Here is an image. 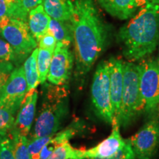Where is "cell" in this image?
<instances>
[{
    "instance_id": "obj_1",
    "label": "cell",
    "mask_w": 159,
    "mask_h": 159,
    "mask_svg": "<svg viewBox=\"0 0 159 159\" xmlns=\"http://www.w3.org/2000/svg\"><path fill=\"white\" fill-rule=\"evenodd\" d=\"M76 72L84 75L105 49L108 33L93 0H71Z\"/></svg>"
},
{
    "instance_id": "obj_2",
    "label": "cell",
    "mask_w": 159,
    "mask_h": 159,
    "mask_svg": "<svg viewBox=\"0 0 159 159\" xmlns=\"http://www.w3.org/2000/svg\"><path fill=\"white\" fill-rule=\"evenodd\" d=\"M123 54L129 61H139L152 54L159 41V5L140 7L119 30Z\"/></svg>"
},
{
    "instance_id": "obj_3",
    "label": "cell",
    "mask_w": 159,
    "mask_h": 159,
    "mask_svg": "<svg viewBox=\"0 0 159 159\" xmlns=\"http://www.w3.org/2000/svg\"><path fill=\"white\" fill-rule=\"evenodd\" d=\"M63 85H49L34 125L32 139L53 136L68 114V95Z\"/></svg>"
},
{
    "instance_id": "obj_4",
    "label": "cell",
    "mask_w": 159,
    "mask_h": 159,
    "mask_svg": "<svg viewBox=\"0 0 159 159\" xmlns=\"http://www.w3.org/2000/svg\"><path fill=\"white\" fill-rule=\"evenodd\" d=\"M140 69L134 63L123 62V89L118 119L119 126L126 128L144 111L140 91Z\"/></svg>"
},
{
    "instance_id": "obj_5",
    "label": "cell",
    "mask_w": 159,
    "mask_h": 159,
    "mask_svg": "<svg viewBox=\"0 0 159 159\" xmlns=\"http://www.w3.org/2000/svg\"><path fill=\"white\" fill-rule=\"evenodd\" d=\"M0 35L22 61L37 48V41L31 34L27 21L21 19L8 17L0 19Z\"/></svg>"
},
{
    "instance_id": "obj_6",
    "label": "cell",
    "mask_w": 159,
    "mask_h": 159,
    "mask_svg": "<svg viewBox=\"0 0 159 159\" xmlns=\"http://www.w3.org/2000/svg\"><path fill=\"white\" fill-rule=\"evenodd\" d=\"M91 100L97 114L105 122L112 124L114 120L111 99L110 77L107 61L97 66L91 84Z\"/></svg>"
},
{
    "instance_id": "obj_7",
    "label": "cell",
    "mask_w": 159,
    "mask_h": 159,
    "mask_svg": "<svg viewBox=\"0 0 159 159\" xmlns=\"http://www.w3.org/2000/svg\"><path fill=\"white\" fill-rule=\"evenodd\" d=\"M139 66L144 112L153 116L159 111V63L157 59L150 58L142 61Z\"/></svg>"
},
{
    "instance_id": "obj_8",
    "label": "cell",
    "mask_w": 159,
    "mask_h": 159,
    "mask_svg": "<svg viewBox=\"0 0 159 159\" xmlns=\"http://www.w3.org/2000/svg\"><path fill=\"white\" fill-rule=\"evenodd\" d=\"M135 157L138 159H151L159 146V121L149 120L138 133L128 139Z\"/></svg>"
},
{
    "instance_id": "obj_9",
    "label": "cell",
    "mask_w": 159,
    "mask_h": 159,
    "mask_svg": "<svg viewBox=\"0 0 159 159\" xmlns=\"http://www.w3.org/2000/svg\"><path fill=\"white\" fill-rule=\"evenodd\" d=\"M27 91L23 66L16 67L12 71L0 93V106L11 109L17 114Z\"/></svg>"
},
{
    "instance_id": "obj_10",
    "label": "cell",
    "mask_w": 159,
    "mask_h": 159,
    "mask_svg": "<svg viewBox=\"0 0 159 159\" xmlns=\"http://www.w3.org/2000/svg\"><path fill=\"white\" fill-rule=\"evenodd\" d=\"M74 55L70 46L57 43L52 57L47 80L53 85H63L71 76Z\"/></svg>"
},
{
    "instance_id": "obj_11",
    "label": "cell",
    "mask_w": 159,
    "mask_h": 159,
    "mask_svg": "<svg viewBox=\"0 0 159 159\" xmlns=\"http://www.w3.org/2000/svg\"><path fill=\"white\" fill-rule=\"evenodd\" d=\"M38 100V91L35 89L28 91L20 105L18 114L10 133L27 136L34 120Z\"/></svg>"
},
{
    "instance_id": "obj_12",
    "label": "cell",
    "mask_w": 159,
    "mask_h": 159,
    "mask_svg": "<svg viewBox=\"0 0 159 159\" xmlns=\"http://www.w3.org/2000/svg\"><path fill=\"white\" fill-rule=\"evenodd\" d=\"M109 77H110L111 99L113 107L114 120L118 123L123 89V61L111 57L108 61Z\"/></svg>"
},
{
    "instance_id": "obj_13",
    "label": "cell",
    "mask_w": 159,
    "mask_h": 159,
    "mask_svg": "<svg viewBox=\"0 0 159 159\" xmlns=\"http://www.w3.org/2000/svg\"><path fill=\"white\" fill-rule=\"evenodd\" d=\"M113 129L108 138L103 140L94 148L89 150H82L80 159L89 158H107L114 154L125 144L119 131V126L116 122H113Z\"/></svg>"
},
{
    "instance_id": "obj_14",
    "label": "cell",
    "mask_w": 159,
    "mask_h": 159,
    "mask_svg": "<svg viewBox=\"0 0 159 159\" xmlns=\"http://www.w3.org/2000/svg\"><path fill=\"white\" fill-rule=\"evenodd\" d=\"M51 17L46 13L42 4L29 12L27 24L32 35L38 41L48 30Z\"/></svg>"
},
{
    "instance_id": "obj_15",
    "label": "cell",
    "mask_w": 159,
    "mask_h": 159,
    "mask_svg": "<svg viewBox=\"0 0 159 159\" xmlns=\"http://www.w3.org/2000/svg\"><path fill=\"white\" fill-rule=\"evenodd\" d=\"M97 2L111 16L120 20L132 17L136 10L135 0H97Z\"/></svg>"
},
{
    "instance_id": "obj_16",
    "label": "cell",
    "mask_w": 159,
    "mask_h": 159,
    "mask_svg": "<svg viewBox=\"0 0 159 159\" xmlns=\"http://www.w3.org/2000/svg\"><path fill=\"white\" fill-rule=\"evenodd\" d=\"M43 8L51 19L70 21L71 17V0H43Z\"/></svg>"
},
{
    "instance_id": "obj_17",
    "label": "cell",
    "mask_w": 159,
    "mask_h": 159,
    "mask_svg": "<svg viewBox=\"0 0 159 159\" xmlns=\"http://www.w3.org/2000/svg\"><path fill=\"white\" fill-rule=\"evenodd\" d=\"M48 30L54 35L57 43L71 45L73 41V35L70 21L51 19Z\"/></svg>"
},
{
    "instance_id": "obj_18",
    "label": "cell",
    "mask_w": 159,
    "mask_h": 159,
    "mask_svg": "<svg viewBox=\"0 0 159 159\" xmlns=\"http://www.w3.org/2000/svg\"><path fill=\"white\" fill-rule=\"evenodd\" d=\"M77 129L74 127H69L66 130L61 131L57 134H54L52 139L44 145L40 152L39 159H47L52 153V152L57 147L63 143L69 142L73 136L76 134Z\"/></svg>"
},
{
    "instance_id": "obj_19",
    "label": "cell",
    "mask_w": 159,
    "mask_h": 159,
    "mask_svg": "<svg viewBox=\"0 0 159 159\" xmlns=\"http://www.w3.org/2000/svg\"><path fill=\"white\" fill-rule=\"evenodd\" d=\"M39 48H35L30 56L26 59L23 69L26 81L27 83V91L36 89L39 83V75L37 66V56Z\"/></svg>"
},
{
    "instance_id": "obj_20",
    "label": "cell",
    "mask_w": 159,
    "mask_h": 159,
    "mask_svg": "<svg viewBox=\"0 0 159 159\" xmlns=\"http://www.w3.org/2000/svg\"><path fill=\"white\" fill-rule=\"evenodd\" d=\"M7 17L27 21L21 9V0H0V19Z\"/></svg>"
},
{
    "instance_id": "obj_21",
    "label": "cell",
    "mask_w": 159,
    "mask_h": 159,
    "mask_svg": "<svg viewBox=\"0 0 159 159\" xmlns=\"http://www.w3.org/2000/svg\"><path fill=\"white\" fill-rule=\"evenodd\" d=\"M7 136L11 139L13 154L16 159H31L27 147L28 139L27 136L14 133H10Z\"/></svg>"
},
{
    "instance_id": "obj_22",
    "label": "cell",
    "mask_w": 159,
    "mask_h": 159,
    "mask_svg": "<svg viewBox=\"0 0 159 159\" xmlns=\"http://www.w3.org/2000/svg\"><path fill=\"white\" fill-rule=\"evenodd\" d=\"M53 52L48 49L39 48L37 56V66L39 75V83L43 84L47 79Z\"/></svg>"
},
{
    "instance_id": "obj_23",
    "label": "cell",
    "mask_w": 159,
    "mask_h": 159,
    "mask_svg": "<svg viewBox=\"0 0 159 159\" xmlns=\"http://www.w3.org/2000/svg\"><path fill=\"white\" fill-rule=\"evenodd\" d=\"M81 152L66 142L57 147L47 159H80Z\"/></svg>"
},
{
    "instance_id": "obj_24",
    "label": "cell",
    "mask_w": 159,
    "mask_h": 159,
    "mask_svg": "<svg viewBox=\"0 0 159 159\" xmlns=\"http://www.w3.org/2000/svg\"><path fill=\"white\" fill-rule=\"evenodd\" d=\"M16 113L11 109L0 106V135L2 136L9 134L14 123Z\"/></svg>"
},
{
    "instance_id": "obj_25",
    "label": "cell",
    "mask_w": 159,
    "mask_h": 159,
    "mask_svg": "<svg viewBox=\"0 0 159 159\" xmlns=\"http://www.w3.org/2000/svg\"><path fill=\"white\" fill-rule=\"evenodd\" d=\"M0 61L11 62L13 64H19L21 59L7 41L0 38Z\"/></svg>"
},
{
    "instance_id": "obj_26",
    "label": "cell",
    "mask_w": 159,
    "mask_h": 159,
    "mask_svg": "<svg viewBox=\"0 0 159 159\" xmlns=\"http://www.w3.org/2000/svg\"><path fill=\"white\" fill-rule=\"evenodd\" d=\"M53 136H47L39 138L31 139V140L28 141V150L30 155L31 159H39L40 152L44 145L49 142Z\"/></svg>"
},
{
    "instance_id": "obj_27",
    "label": "cell",
    "mask_w": 159,
    "mask_h": 159,
    "mask_svg": "<svg viewBox=\"0 0 159 159\" xmlns=\"http://www.w3.org/2000/svg\"><path fill=\"white\" fill-rule=\"evenodd\" d=\"M135 155L128 139H125V144L112 156L107 158H89L84 159H135Z\"/></svg>"
},
{
    "instance_id": "obj_28",
    "label": "cell",
    "mask_w": 159,
    "mask_h": 159,
    "mask_svg": "<svg viewBox=\"0 0 159 159\" xmlns=\"http://www.w3.org/2000/svg\"><path fill=\"white\" fill-rule=\"evenodd\" d=\"M0 159H16L13 150V143L8 136H5L0 143Z\"/></svg>"
},
{
    "instance_id": "obj_29",
    "label": "cell",
    "mask_w": 159,
    "mask_h": 159,
    "mask_svg": "<svg viewBox=\"0 0 159 159\" xmlns=\"http://www.w3.org/2000/svg\"><path fill=\"white\" fill-rule=\"evenodd\" d=\"M13 69L14 65L13 63L0 61V93Z\"/></svg>"
},
{
    "instance_id": "obj_30",
    "label": "cell",
    "mask_w": 159,
    "mask_h": 159,
    "mask_svg": "<svg viewBox=\"0 0 159 159\" xmlns=\"http://www.w3.org/2000/svg\"><path fill=\"white\" fill-rule=\"evenodd\" d=\"M37 43H39V48L48 49L51 51L55 50L57 44L56 39L49 30H47L42 36L40 38Z\"/></svg>"
},
{
    "instance_id": "obj_31",
    "label": "cell",
    "mask_w": 159,
    "mask_h": 159,
    "mask_svg": "<svg viewBox=\"0 0 159 159\" xmlns=\"http://www.w3.org/2000/svg\"><path fill=\"white\" fill-rule=\"evenodd\" d=\"M43 0H21V9L26 16H28L29 12L38 5L43 4Z\"/></svg>"
},
{
    "instance_id": "obj_32",
    "label": "cell",
    "mask_w": 159,
    "mask_h": 159,
    "mask_svg": "<svg viewBox=\"0 0 159 159\" xmlns=\"http://www.w3.org/2000/svg\"><path fill=\"white\" fill-rule=\"evenodd\" d=\"M136 8L148 5H159V0H135Z\"/></svg>"
},
{
    "instance_id": "obj_33",
    "label": "cell",
    "mask_w": 159,
    "mask_h": 159,
    "mask_svg": "<svg viewBox=\"0 0 159 159\" xmlns=\"http://www.w3.org/2000/svg\"><path fill=\"white\" fill-rule=\"evenodd\" d=\"M158 43H159V41H158ZM157 61H158V63H159V51H158V58H157Z\"/></svg>"
},
{
    "instance_id": "obj_34",
    "label": "cell",
    "mask_w": 159,
    "mask_h": 159,
    "mask_svg": "<svg viewBox=\"0 0 159 159\" xmlns=\"http://www.w3.org/2000/svg\"><path fill=\"white\" fill-rule=\"evenodd\" d=\"M2 136H1V135H0V143H1V141H2Z\"/></svg>"
}]
</instances>
